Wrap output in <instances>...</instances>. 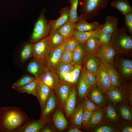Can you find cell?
Returning a JSON list of instances; mask_svg holds the SVG:
<instances>
[{
  "mask_svg": "<svg viewBox=\"0 0 132 132\" xmlns=\"http://www.w3.org/2000/svg\"><path fill=\"white\" fill-rule=\"evenodd\" d=\"M30 120L20 108L0 107V132H16Z\"/></svg>",
  "mask_w": 132,
  "mask_h": 132,
  "instance_id": "obj_1",
  "label": "cell"
},
{
  "mask_svg": "<svg viewBox=\"0 0 132 132\" xmlns=\"http://www.w3.org/2000/svg\"><path fill=\"white\" fill-rule=\"evenodd\" d=\"M110 0H78L80 13L79 18L87 20L99 15L101 11L107 6Z\"/></svg>",
  "mask_w": 132,
  "mask_h": 132,
  "instance_id": "obj_2",
  "label": "cell"
},
{
  "mask_svg": "<svg viewBox=\"0 0 132 132\" xmlns=\"http://www.w3.org/2000/svg\"><path fill=\"white\" fill-rule=\"evenodd\" d=\"M127 32V29L124 25L121 28L118 27L112 34L110 43L116 51L121 53L132 50L131 36Z\"/></svg>",
  "mask_w": 132,
  "mask_h": 132,
  "instance_id": "obj_3",
  "label": "cell"
},
{
  "mask_svg": "<svg viewBox=\"0 0 132 132\" xmlns=\"http://www.w3.org/2000/svg\"><path fill=\"white\" fill-rule=\"evenodd\" d=\"M45 9H44L40 14L34 26L30 41L35 43L48 36L51 29L49 21L45 17Z\"/></svg>",
  "mask_w": 132,
  "mask_h": 132,
  "instance_id": "obj_4",
  "label": "cell"
},
{
  "mask_svg": "<svg viewBox=\"0 0 132 132\" xmlns=\"http://www.w3.org/2000/svg\"><path fill=\"white\" fill-rule=\"evenodd\" d=\"M32 48L33 57L44 61L47 56L52 51L48 36L36 42L32 43Z\"/></svg>",
  "mask_w": 132,
  "mask_h": 132,
  "instance_id": "obj_5",
  "label": "cell"
},
{
  "mask_svg": "<svg viewBox=\"0 0 132 132\" xmlns=\"http://www.w3.org/2000/svg\"><path fill=\"white\" fill-rule=\"evenodd\" d=\"M116 51L110 43L101 45L96 54L102 63L104 65H112Z\"/></svg>",
  "mask_w": 132,
  "mask_h": 132,
  "instance_id": "obj_6",
  "label": "cell"
},
{
  "mask_svg": "<svg viewBox=\"0 0 132 132\" xmlns=\"http://www.w3.org/2000/svg\"><path fill=\"white\" fill-rule=\"evenodd\" d=\"M73 85L68 82L60 80L54 89L58 101L62 106H64L69 97Z\"/></svg>",
  "mask_w": 132,
  "mask_h": 132,
  "instance_id": "obj_7",
  "label": "cell"
},
{
  "mask_svg": "<svg viewBox=\"0 0 132 132\" xmlns=\"http://www.w3.org/2000/svg\"><path fill=\"white\" fill-rule=\"evenodd\" d=\"M96 83L100 89L107 91L114 88L110 82L105 65L102 63L96 75Z\"/></svg>",
  "mask_w": 132,
  "mask_h": 132,
  "instance_id": "obj_8",
  "label": "cell"
},
{
  "mask_svg": "<svg viewBox=\"0 0 132 132\" xmlns=\"http://www.w3.org/2000/svg\"><path fill=\"white\" fill-rule=\"evenodd\" d=\"M50 120V116L40 118L38 120H30L16 132H38Z\"/></svg>",
  "mask_w": 132,
  "mask_h": 132,
  "instance_id": "obj_9",
  "label": "cell"
},
{
  "mask_svg": "<svg viewBox=\"0 0 132 132\" xmlns=\"http://www.w3.org/2000/svg\"><path fill=\"white\" fill-rule=\"evenodd\" d=\"M64 43L59 47L52 50L47 56L44 61L48 69L56 72L57 66L64 50Z\"/></svg>",
  "mask_w": 132,
  "mask_h": 132,
  "instance_id": "obj_10",
  "label": "cell"
},
{
  "mask_svg": "<svg viewBox=\"0 0 132 132\" xmlns=\"http://www.w3.org/2000/svg\"><path fill=\"white\" fill-rule=\"evenodd\" d=\"M27 69L28 72L38 80L48 69L45 61L34 58L28 65Z\"/></svg>",
  "mask_w": 132,
  "mask_h": 132,
  "instance_id": "obj_11",
  "label": "cell"
},
{
  "mask_svg": "<svg viewBox=\"0 0 132 132\" xmlns=\"http://www.w3.org/2000/svg\"><path fill=\"white\" fill-rule=\"evenodd\" d=\"M38 83L44 84L54 90L59 81V76L56 72L48 69L38 79Z\"/></svg>",
  "mask_w": 132,
  "mask_h": 132,
  "instance_id": "obj_12",
  "label": "cell"
},
{
  "mask_svg": "<svg viewBox=\"0 0 132 132\" xmlns=\"http://www.w3.org/2000/svg\"><path fill=\"white\" fill-rule=\"evenodd\" d=\"M83 63L86 70L96 75L102 63L96 54L85 55Z\"/></svg>",
  "mask_w": 132,
  "mask_h": 132,
  "instance_id": "obj_13",
  "label": "cell"
},
{
  "mask_svg": "<svg viewBox=\"0 0 132 132\" xmlns=\"http://www.w3.org/2000/svg\"><path fill=\"white\" fill-rule=\"evenodd\" d=\"M52 90L46 85L38 83L36 87L37 98L40 105L41 113L43 111L46 101Z\"/></svg>",
  "mask_w": 132,
  "mask_h": 132,
  "instance_id": "obj_14",
  "label": "cell"
},
{
  "mask_svg": "<svg viewBox=\"0 0 132 132\" xmlns=\"http://www.w3.org/2000/svg\"><path fill=\"white\" fill-rule=\"evenodd\" d=\"M103 24L101 25L95 29L89 31L81 32L74 29L73 36L78 42L79 43L83 44L88 38L91 37H95L101 31Z\"/></svg>",
  "mask_w": 132,
  "mask_h": 132,
  "instance_id": "obj_15",
  "label": "cell"
},
{
  "mask_svg": "<svg viewBox=\"0 0 132 132\" xmlns=\"http://www.w3.org/2000/svg\"><path fill=\"white\" fill-rule=\"evenodd\" d=\"M70 8V6L62 8L59 12L60 16L57 19L49 20L51 29H56L68 21L69 19Z\"/></svg>",
  "mask_w": 132,
  "mask_h": 132,
  "instance_id": "obj_16",
  "label": "cell"
},
{
  "mask_svg": "<svg viewBox=\"0 0 132 132\" xmlns=\"http://www.w3.org/2000/svg\"><path fill=\"white\" fill-rule=\"evenodd\" d=\"M77 93L76 88L73 85L70 94L63 106L66 115L67 117L71 116L75 108Z\"/></svg>",
  "mask_w": 132,
  "mask_h": 132,
  "instance_id": "obj_17",
  "label": "cell"
},
{
  "mask_svg": "<svg viewBox=\"0 0 132 132\" xmlns=\"http://www.w3.org/2000/svg\"><path fill=\"white\" fill-rule=\"evenodd\" d=\"M57 104L58 100L53 90L46 101L43 111L41 113L40 118L50 116Z\"/></svg>",
  "mask_w": 132,
  "mask_h": 132,
  "instance_id": "obj_18",
  "label": "cell"
},
{
  "mask_svg": "<svg viewBox=\"0 0 132 132\" xmlns=\"http://www.w3.org/2000/svg\"><path fill=\"white\" fill-rule=\"evenodd\" d=\"M87 94L90 99L98 106L103 107L106 104L105 97L100 89H92L88 91Z\"/></svg>",
  "mask_w": 132,
  "mask_h": 132,
  "instance_id": "obj_19",
  "label": "cell"
},
{
  "mask_svg": "<svg viewBox=\"0 0 132 132\" xmlns=\"http://www.w3.org/2000/svg\"><path fill=\"white\" fill-rule=\"evenodd\" d=\"M101 24L95 21L89 23L86 20L78 17V21L74 23V29L78 31L85 32L93 30Z\"/></svg>",
  "mask_w": 132,
  "mask_h": 132,
  "instance_id": "obj_20",
  "label": "cell"
},
{
  "mask_svg": "<svg viewBox=\"0 0 132 132\" xmlns=\"http://www.w3.org/2000/svg\"><path fill=\"white\" fill-rule=\"evenodd\" d=\"M52 50L61 46L66 40L64 39L56 29H51L48 36Z\"/></svg>",
  "mask_w": 132,
  "mask_h": 132,
  "instance_id": "obj_21",
  "label": "cell"
},
{
  "mask_svg": "<svg viewBox=\"0 0 132 132\" xmlns=\"http://www.w3.org/2000/svg\"><path fill=\"white\" fill-rule=\"evenodd\" d=\"M119 25L117 17L111 15L107 16L101 31L113 34L117 30Z\"/></svg>",
  "mask_w": 132,
  "mask_h": 132,
  "instance_id": "obj_22",
  "label": "cell"
},
{
  "mask_svg": "<svg viewBox=\"0 0 132 132\" xmlns=\"http://www.w3.org/2000/svg\"><path fill=\"white\" fill-rule=\"evenodd\" d=\"M53 121L55 126L58 131L64 130L67 126V121L61 108L58 109L55 112Z\"/></svg>",
  "mask_w": 132,
  "mask_h": 132,
  "instance_id": "obj_23",
  "label": "cell"
},
{
  "mask_svg": "<svg viewBox=\"0 0 132 132\" xmlns=\"http://www.w3.org/2000/svg\"><path fill=\"white\" fill-rule=\"evenodd\" d=\"M84 109L83 104L75 107L71 115V121L72 126L74 127L79 128L82 124Z\"/></svg>",
  "mask_w": 132,
  "mask_h": 132,
  "instance_id": "obj_24",
  "label": "cell"
},
{
  "mask_svg": "<svg viewBox=\"0 0 132 132\" xmlns=\"http://www.w3.org/2000/svg\"><path fill=\"white\" fill-rule=\"evenodd\" d=\"M83 45L86 55L96 54L101 45L99 41L94 37L88 38Z\"/></svg>",
  "mask_w": 132,
  "mask_h": 132,
  "instance_id": "obj_25",
  "label": "cell"
},
{
  "mask_svg": "<svg viewBox=\"0 0 132 132\" xmlns=\"http://www.w3.org/2000/svg\"><path fill=\"white\" fill-rule=\"evenodd\" d=\"M111 83L114 88L118 87L121 85L119 75L117 71L111 64L105 65Z\"/></svg>",
  "mask_w": 132,
  "mask_h": 132,
  "instance_id": "obj_26",
  "label": "cell"
},
{
  "mask_svg": "<svg viewBox=\"0 0 132 132\" xmlns=\"http://www.w3.org/2000/svg\"><path fill=\"white\" fill-rule=\"evenodd\" d=\"M111 6L119 10L124 16L132 12V7L128 0H116L113 1Z\"/></svg>",
  "mask_w": 132,
  "mask_h": 132,
  "instance_id": "obj_27",
  "label": "cell"
},
{
  "mask_svg": "<svg viewBox=\"0 0 132 132\" xmlns=\"http://www.w3.org/2000/svg\"><path fill=\"white\" fill-rule=\"evenodd\" d=\"M85 55L83 44L79 43L72 52V63L73 65L82 64Z\"/></svg>",
  "mask_w": 132,
  "mask_h": 132,
  "instance_id": "obj_28",
  "label": "cell"
},
{
  "mask_svg": "<svg viewBox=\"0 0 132 132\" xmlns=\"http://www.w3.org/2000/svg\"><path fill=\"white\" fill-rule=\"evenodd\" d=\"M56 30L64 39L66 40L73 36L74 30V23L69 19L66 23Z\"/></svg>",
  "mask_w": 132,
  "mask_h": 132,
  "instance_id": "obj_29",
  "label": "cell"
},
{
  "mask_svg": "<svg viewBox=\"0 0 132 132\" xmlns=\"http://www.w3.org/2000/svg\"><path fill=\"white\" fill-rule=\"evenodd\" d=\"M120 72L125 76L128 77L132 74V61L131 60L122 58L119 63Z\"/></svg>",
  "mask_w": 132,
  "mask_h": 132,
  "instance_id": "obj_30",
  "label": "cell"
},
{
  "mask_svg": "<svg viewBox=\"0 0 132 132\" xmlns=\"http://www.w3.org/2000/svg\"><path fill=\"white\" fill-rule=\"evenodd\" d=\"M38 83V80L36 79L33 82L15 90L19 93H26L28 94H32L37 97L36 87Z\"/></svg>",
  "mask_w": 132,
  "mask_h": 132,
  "instance_id": "obj_31",
  "label": "cell"
},
{
  "mask_svg": "<svg viewBox=\"0 0 132 132\" xmlns=\"http://www.w3.org/2000/svg\"><path fill=\"white\" fill-rule=\"evenodd\" d=\"M107 91L109 99L113 102H119L123 99V95L121 90L118 87L114 88Z\"/></svg>",
  "mask_w": 132,
  "mask_h": 132,
  "instance_id": "obj_32",
  "label": "cell"
},
{
  "mask_svg": "<svg viewBox=\"0 0 132 132\" xmlns=\"http://www.w3.org/2000/svg\"><path fill=\"white\" fill-rule=\"evenodd\" d=\"M77 82L78 95L80 98H83L87 94L90 87L84 80L81 72Z\"/></svg>",
  "mask_w": 132,
  "mask_h": 132,
  "instance_id": "obj_33",
  "label": "cell"
},
{
  "mask_svg": "<svg viewBox=\"0 0 132 132\" xmlns=\"http://www.w3.org/2000/svg\"><path fill=\"white\" fill-rule=\"evenodd\" d=\"M35 79L36 78L33 76L29 75H24L13 84L12 88L15 89L22 87L33 82Z\"/></svg>",
  "mask_w": 132,
  "mask_h": 132,
  "instance_id": "obj_34",
  "label": "cell"
},
{
  "mask_svg": "<svg viewBox=\"0 0 132 132\" xmlns=\"http://www.w3.org/2000/svg\"><path fill=\"white\" fill-rule=\"evenodd\" d=\"M78 0H69L71 4L70 6L69 20L73 23L77 22L78 20L77 9L78 5Z\"/></svg>",
  "mask_w": 132,
  "mask_h": 132,
  "instance_id": "obj_35",
  "label": "cell"
},
{
  "mask_svg": "<svg viewBox=\"0 0 132 132\" xmlns=\"http://www.w3.org/2000/svg\"><path fill=\"white\" fill-rule=\"evenodd\" d=\"M81 72L84 80L90 87L96 84V75L87 71L83 67H82Z\"/></svg>",
  "mask_w": 132,
  "mask_h": 132,
  "instance_id": "obj_36",
  "label": "cell"
},
{
  "mask_svg": "<svg viewBox=\"0 0 132 132\" xmlns=\"http://www.w3.org/2000/svg\"><path fill=\"white\" fill-rule=\"evenodd\" d=\"M104 115V111L102 110L98 109L93 113L88 125L92 127L98 124L101 120Z\"/></svg>",
  "mask_w": 132,
  "mask_h": 132,
  "instance_id": "obj_37",
  "label": "cell"
},
{
  "mask_svg": "<svg viewBox=\"0 0 132 132\" xmlns=\"http://www.w3.org/2000/svg\"><path fill=\"white\" fill-rule=\"evenodd\" d=\"M74 66L72 63H66L59 62L56 71L58 74L68 73L72 71Z\"/></svg>",
  "mask_w": 132,
  "mask_h": 132,
  "instance_id": "obj_38",
  "label": "cell"
},
{
  "mask_svg": "<svg viewBox=\"0 0 132 132\" xmlns=\"http://www.w3.org/2000/svg\"><path fill=\"white\" fill-rule=\"evenodd\" d=\"M112 34L101 30L95 38L101 45L105 44L110 43Z\"/></svg>",
  "mask_w": 132,
  "mask_h": 132,
  "instance_id": "obj_39",
  "label": "cell"
},
{
  "mask_svg": "<svg viewBox=\"0 0 132 132\" xmlns=\"http://www.w3.org/2000/svg\"><path fill=\"white\" fill-rule=\"evenodd\" d=\"M33 57L32 43L26 44L24 47L21 53V58L22 62H25Z\"/></svg>",
  "mask_w": 132,
  "mask_h": 132,
  "instance_id": "obj_40",
  "label": "cell"
},
{
  "mask_svg": "<svg viewBox=\"0 0 132 132\" xmlns=\"http://www.w3.org/2000/svg\"><path fill=\"white\" fill-rule=\"evenodd\" d=\"M79 43L77 40L73 36L64 42V50L72 52Z\"/></svg>",
  "mask_w": 132,
  "mask_h": 132,
  "instance_id": "obj_41",
  "label": "cell"
},
{
  "mask_svg": "<svg viewBox=\"0 0 132 132\" xmlns=\"http://www.w3.org/2000/svg\"><path fill=\"white\" fill-rule=\"evenodd\" d=\"M83 106L84 110L94 111L98 109V107L90 99L86 97L85 99Z\"/></svg>",
  "mask_w": 132,
  "mask_h": 132,
  "instance_id": "obj_42",
  "label": "cell"
},
{
  "mask_svg": "<svg viewBox=\"0 0 132 132\" xmlns=\"http://www.w3.org/2000/svg\"><path fill=\"white\" fill-rule=\"evenodd\" d=\"M72 52L64 50L61 54L60 62L72 63Z\"/></svg>",
  "mask_w": 132,
  "mask_h": 132,
  "instance_id": "obj_43",
  "label": "cell"
},
{
  "mask_svg": "<svg viewBox=\"0 0 132 132\" xmlns=\"http://www.w3.org/2000/svg\"><path fill=\"white\" fill-rule=\"evenodd\" d=\"M82 64H80L74 65L72 70L73 73V84H75L78 81L79 78L81 68Z\"/></svg>",
  "mask_w": 132,
  "mask_h": 132,
  "instance_id": "obj_44",
  "label": "cell"
},
{
  "mask_svg": "<svg viewBox=\"0 0 132 132\" xmlns=\"http://www.w3.org/2000/svg\"><path fill=\"white\" fill-rule=\"evenodd\" d=\"M121 114L122 118L127 120H131L132 119V113L128 107L125 106H123L120 108Z\"/></svg>",
  "mask_w": 132,
  "mask_h": 132,
  "instance_id": "obj_45",
  "label": "cell"
},
{
  "mask_svg": "<svg viewBox=\"0 0 132 132\" xmlns=\"http://www.w3.org/2000/svg\"><path fill=\"white\" fill-rule=\"evenodd\" d=\"M106 112L107 116L109 119L114 121L117 120V113L112 106L110 105H108L107 107Z\"/></svg>",
  "mask_w": 132,
  "mask_h": 132,
  "instance_id": "obj_46",
  "label": "cell"
},
{
  "mask_svg": "<svg viewBox=\"0 0 132 132\" xmlns=\"http://www.w3.org/2000/svg\"><path fill=\"white\" fill-rule=\"evenodd\" d=\"M124 16V25L127 29L129 34L131 36L132 34V12L129 13Z\"/></svg>",
  "mask_w": 132,
  "mask_h": 132,
  "instance_id": "obj_47",
  "label": "cell"
},
{
  "mask_svg": "<svg viewBox=\"0 0 132 132\" xmlns=\"http://www.w3.org/2000/svg\"><path fill=\"white\" fill-rule=\"evenodd\" d=\"M93 112L84 110L82 122V124L84 126L88 127V124Z\"/></svg>",
  "mask_w": 132,
  "mask_h": 132,
  "instance_id": "obj_48",
  "label": "cell"
},
{
  "mask_svg": "<svg viewBox=\"0 0 132 132\" xmlns=\"http://www.w3.org/2000/svg\"><path fill=\"white\" fill-rule=\"evenodd\" d=\"M72 71L67 73L58 74L60 80L66 82L73 85V76Z\"/></svg>",
  "mask_w": 132,
  "mask_h": 132,
  "instance_id": "obj_49",
  "label": "cell"
},
{
  "mask_svg": "<svg viewBox=\"0 0 132 132\" xmlns=\"http://www.w3.org/2000/svg\"><path fill=\"white\" fill-rule=\"evenodd\" d=\"M115 131V129L111 127L107 126H104L100 127L96 130V132H112Z\"/></svg>",
  "mask_w": 132,
  "mask_h": 132,
  "instance_id": "obj_50",
  "label": "cell"
},
{
  "mask_svg": "<svg viewBox=\"0 0 132 132\" xmlns=\"http://www.w3.org/2000/svg\"><path fill=\"white\" fill-rule=\"evenodd\" d=\"M46 125L39 132H53L51 128L49 126H46Z\"/></svg>",
  "mask_w": 132,
  "mask_h": 132,
  "instance_id": "obj_51",
  "label": "cell"
},
{
  "mask_svg": "<svg viewBox=\"0 0 132 132\" xmlns=\"http://www.w3.org/2000/svg\"><path fill=\"white\" fill-rule=\"evenodd\" d=\"M122 132H132V128L129 126L125 127L122 129Z\"/></svg>",
  "mask_w": 132,
  "mask_h": 132,
  "instance_id": "obj_52",
  "label": "cell"
},
{
  "mask_svg": "<svg viewBox=\"0 0 132 132\" xmlns=\"http://www.w3.org/2000/svg\"><path fill=\"white\" fill-rule=\"evenodd\" d=\"M68 132H81L79 130L78 128L74 127V128H72L69 129L67 131Z\"/></svg>",
  "mask_w": 132,
  "mask_h": 132,
  "instance_id": "obj_53",
  "label": "cell"
}]
</instances>
